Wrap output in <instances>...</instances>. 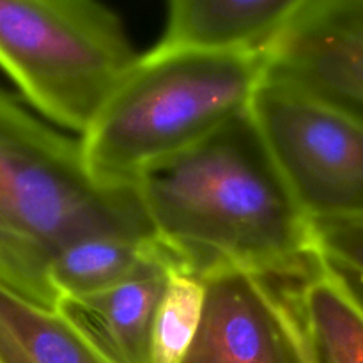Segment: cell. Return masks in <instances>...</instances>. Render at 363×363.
Wrapping results in <instances>:
<instances>
[{
  "label": "cell",
  "mask_w": 363,
  "mask_h": 363,
  "mask_svg": "<svg viewBox=\"0 0 363 363\" xmlns=\"http://www.w3.org/2000/svg\"><path fill=\"white\" fill-rule=\"evenodd\" d=\"M137 190L160 243L201 280L223 272L300 280L321 262L311 218L250 110L152 167Z\"/></svg>",
  "instance_id": "6da1fadb"
},
{
  "label": "cell",
  "mask_w": 363,
  "mask_h": 363,
  "mask_svg": "<svg viewBox=\"0 0 363 363\" xmlns=\"http://www.w3.org/2000/svg\"><path fill=\"white\" fill-rule=\"evenodd\" d=\"M91 236L156 240L137 186L98 183L80 140L0 87V286L55 311L53 259Z\"/></svg>",
  "instance_id": "7a4b0ae2"
},
{
  "label": "cell",
  "mask_w": 363,
  "mask_h": 363,
  "mask_svg": "<svg viewBox=\"0 0 363 363\" xmlns=\"http://www.w3.org/2000/svg\"><path fill=\"white\" fill-rule=\"evenodd\" d=\"M266 71L268 55H142L80 137L89 172L105 186H137L247 113Z\"/></svg>",
  "instance_id": "3957f363"
},
{
  "label": "cell",
  "mask_w": 363,
  "mask_h": 363,
  "mask_svg": "<svg viewBox=\"0 0 363 363\" xmlns=\"http://www.w3.org/2000/svg\"><path fill=\"white\" fill-rule=\"evenodd\" d=\"M128 28L91 0H0V69L50 123L87 133L137 67Z\"/></svg>",
  "instance_id": "277c9868"
},
{
  "label": "cell",
  "mask_w": 363,
  "mask_h": 363,
  "mask_svg": "<svg viewBox=\"0 0 363 363\" xmlns=\"http://www.w3.org/2000/svg\"><path fill=\"white\" fill-rule=\"evenodd\" d=\"M250 113L311 222L363 218V124L269 77Z\"/></svg>",
  "instance_id": "5b68a950"
},
{
  "label": "cell",
  "mask_w": 363,
  "mask_h": 363,
  "mask_svg": "<svg viewBox=\"0 0 363 363\" xmlns=\"http://www.w3.org/2000/svg\"><path fill=\"white\" fill-rule=\"evenodd\" d=\"M204 282L201 326L181 363H314L296 280L223 272Z\"/></svg>",
  "instance_id": "8992f818"
},
{
  "label": "cell",
  "mask_w": 363,
  "mask_h": 363,
  "mask_svg": "<svg viewBox=\"0 0 363 363\" xmlns=\"http://www.w3.org/2000/svg\"><path fill=\"white\" fill-rule=\"evenodd\" d=\"M266 73L363 124V0H301Z\"/></svg>",
  "instance_id": "52a82bcc"
},
{
  "label": "cell",
  "mask_w": 363,
  "mask_h": 363,
  "mask_svg": "<svg viewBox=\"0 0 363 363\" xmlns=\"http://www.w3.org/2000/svg\"><path fill=\"white\" fill-rule=\"evenodd\" d=\"M301 0H172L145 57L269 55Z\"/></svg>",
  "instance_id": "ba28073f"
},
{
  "label": "cell",
  "mask_w": 363,
  "mask_h": 363,
  "mask_svg": "<svg viewBox=\"0 0 363 363\" xmlns=\"http://www.w3.org/2000/svg\"><path fill=\"white\" fill-rule=\"evenodd\" d=\"M172 262H162L135 279L85 296H64L55 312L105 363H151L156 311Z\"/></svg>",
  "instance_id": "9c48e42d"
},
{
  "label": "cell",
  "mask_w": 363,
  "mask_h": 363,
  "mask_svg": "<svg viewBox=\"0 0 363 363\" xmlns=\"http://www.w3.org/2000/svg\"><path fill=\"white\" fill-rule=\"evenodd\" d=\"M162 262H172L176 266L158 238H82L64 247L53 259L50 284L57 300L64 296H85L121 286Z\"/></svg>",
  "instance_id": "30bf717a"
},
{
  "label": "cell",
  "mask_w": 363,
  "mask_h": 363,
  "mask_svg": "<svg viewBox=\"0 0 363 363\" xmlns=\"http://www.w3.org/2000/svg\"><path fill=\"white\" fill-rule=\"evenodd\" d=\"M314 363H363V311L325 264L294 284Z\"/></svg>",
  "instance_id": "8fae6325"
},
{
  "label": "cell",
  "mask_w": 363,
  "mask_h": 363,
  "mask_svg": "<svg viewBox=\"0 0 363 363\" xmlns=\"http://www.w3.org/2000/svg\"><path fill=\"white\" fill-rule=\"evenodd\" d=\"M0 363H105L52 308L0 286Z\"/></svg>",
  "instance_id": "7c38bea8"
},
{
  "label": "cell",
  "mask_w": 363,
  "mask_h": 363,
  "mask_svg": "<svg viewBox=\"0 0 363 363\" xmlns=\"http://www.w3.org/2000/svg\"><path fill=\"white\" fill-rule=\"evenodd\" d=\"M206 301V282L172 269L152 326L151 363H181L199 332Z\"/></svg>",
  "instance_id": "4fadbf2b"
},
{
  "label": "cell",
  "mask_w": 363,
  "mask_h": 363,
  "mask_svg": "<svg viewBox=\"0 0 363 363\" xmlns=\"http://www.w3.org/2000/svg\"><path fill=\"white\" fill-rule=\"evenodd\" d=\"M323 257L363 277V218L312 222Z\"/></svg>",
  "instance_id": "5bb4252c"
},
{
  "label": "cell",
  "mask_w": 363,
  "mask_h": 363,
  "mask_svg": "<svg viewBox=\"0 0 363 363\" xmlns=\"http://www.w3.org/2000/svg\"><path fill=\"white\" fill-rule=\"evenodd\" d=\"M323 261H325V264L328 266L330 272H332L333 275L337 277V280L342 284L344 289L350 293V296L353 298L354 301H357L358 307H360L363 311V277L358 275V273L351 272V269L342 268V266L335 264V262L328 261L326 257H323Z\"/></svg>",
  "instance_id": "9a60e30c"
}]
</instances>
